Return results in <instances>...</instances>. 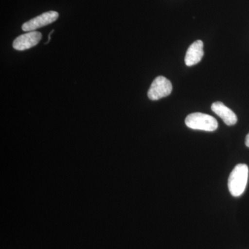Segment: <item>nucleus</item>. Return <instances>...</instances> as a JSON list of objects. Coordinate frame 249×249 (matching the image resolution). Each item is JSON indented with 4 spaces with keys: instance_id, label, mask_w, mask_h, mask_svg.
Here are the masks:
<instances>
[{
    "instance_id": "f257e3e1",
    "label": "nucleus",
    "mask_w": 249,
    "mask_h": 249,
    "mask_svg": "<svg viewBox=\"0 0 249 249\" xmlns=\"http://www.w3.org/2000/svg\"><path fill=\"white\" fill-rule=\"evenodd\" d=\"M248 178V166L243 163L236 165L228 181V187L231 194L233 196H242L247 187Z\"/></svg>"
},
{
    "instance_id": "f03ea898",
    "label": "nucleus",
    "mask_w": 249,
    "mask_h": 249,
    "mask_svg": "<svg viewBox=\"0 0 249 249\" xmlns=\"http://www.w3.org/2000/svg\"><path fill=\"white\" fill-rule=\"evenodd\" d=\"M187 127L193 129L213 132L218 127L217 120L209 114L196 112L189 114L185 120Z\"/></svg>"
},
{
    "instance_id": "7ed1b4c3",
    "label": "nucleus",
    "mask_w": 249,
    "mask_h": 249,
    "mask_svg": "<svg viewBox=\"0 0 249 249\" xmlns=\"http://www.w3.org/2000/svg\"><path fill=\"white\" fill-rule=\"evenodd\" d=\"M173 91V85L164 76H157L152 82L147 92V96L152 101H158L160 98L169 96Z\"/></svg>"
},
{
    "instance_id": "20e7f679",
    "label": "nucleus",
    "mask_w": 249,
    "mask_h": 249,
    "mask_svg": "<svg viewBox=\"0 0 249 249\" xmlns=\"http://www.w3.org/2000/svg\"><path fill=\"white\" fill-rule=\"evenodd\" d=\"M58 18L59 14L56 11H48V12L44 13V14L33 18L30 20L23 24L22 29L25 32L36 31V29L52 24L55 20H57Z\"/></svg>"
},
{
    "instance_id": "39448f33",
    "label": "nucleus",
    "mask_w": 249,
    "mask_h": 249,
    "mask_svg": "<svg viewBox=\"0 0 249 249\" xmlns=\"http://www.w3.org/2000/svg\"><path fill=\"white\" fill-rule=\"evenodd\" d=\"M42 39V34L38 31H29L18 36L13 42V47L17 51H24L35 47Z\"/></svg>"
},
{
    "instance_id": "423d86ee",
    "label": "nucleus",
    "mask_w": 249,
    "mask_h": 249,
    "mask_svg": "<svg viewBox=\"0 0 249 249\" xmlns=\"http://www.w3.org/2000/svg\"><path fill=\"white\" fill-rule=\"evenodd\" d=\"M204 56V43L201 40H196L193 42L185 56V63L187 66L191 67L196 65L201 61Z\"/></svg>"
},
{
    "instance_id": "0eeeda50",
    "label": "nucleus",
    "mask_w": 249,
    "mask_h": 249,
    "mask_svg": "<svg viewBox=\"0 0 249 249\" xmlns=\"http://www.w3.org/2000/svg\"><path fill=\"white\" fill-rule=\"evenodd\" d=\"M211 109L214 114L221 118L224 121V124L229 126L237 124V117L235 113L227 107L224 103L222 102H215L213 103L211 106Z\"/></svg>"
},
{
    "instance_id": "6e6552de",
    "label": "nucleus",
    "mask_w": 249,
    "mask_h": 249,
    "mask_svg": "<svg viewBox=\"0 0 249 249\" xmlns=\"http://www.w3.org/2000/svg\"><path fill=\"white\" fill-rule=\"evenodd\" d=\"M245 144L247 147H249V133L247 134V137H246Z\"/></svg>"
},
{
    "instance_id": "1a4fd4ad",
    "label": "nucleus",
    "mask_w": 249,
    "mask_h": 249,
    "mask_svg": "<svg viewBox=\"0 0 249 249\" xmlns=\"http://www.w3.org/2000/svg\"><path fill=\"white\" fill-rule=\"evenodd\" d=\"M53 32H54V30L52 31V32L50 33V34H49V40H48V41H47V42H46L45 44L49 43V41H50V40H51V35H52V34H53Z\"/></svg>"
}]
</instances>
